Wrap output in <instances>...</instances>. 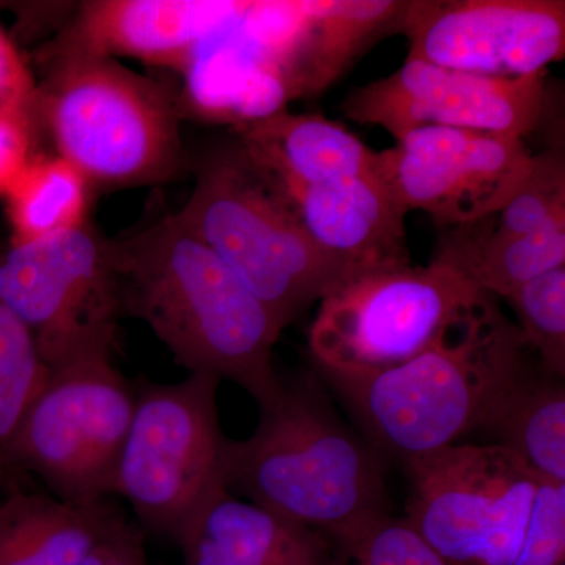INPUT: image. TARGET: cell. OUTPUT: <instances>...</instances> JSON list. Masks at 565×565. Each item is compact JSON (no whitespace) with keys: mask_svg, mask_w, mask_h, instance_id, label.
Returning <instances> with one entry per match:
<instances>
[{"mask_svg":"<svg viewBox=\"0 0 565 565\" xmlns=\"http://www.w3.org/2000/svg\"><path fill=\"white\" fill-rule=\"evenodd\" d=\"M514 565H565V484L539 481Z\"/></svg>","mask_w":565,"mask_h":565,"instance_id":"cell-28","label":"cell"},{"mask_svg":"<svg viewBox=\"0 0 565 565\" xmlns=\"http://www.w3.org/2000/svg\"><path fill=\"white\" fill-rule=\"evenodd\" d=\"M132 525L121 512L79 565H115Z\"/></svg>","mask_w":565,"mask_h":565,"instance_id":"cell-31","label":"cell"},{"mask_svg":"<svg viewBox=\"0 0 565 565\" xmlns=\"http://www.w3.org/2000/svg\"><path fill=\"white\" fill-rule=\"evenodd\" d=\"M407 57L476 76L545 73L565 54L563 0H411Z\"/></svg>","mask_w":565,"mask_h":565,"instance_id":"cell-12","label":"cell"},{"mask_svg":"<svg viewBox=\"0 0 565 565\" xmlns=\"http://www.w3.org/2000/svg\"><path fill=\"white\" fill-rule=\"evenodd\" d=\"M121 316L140 319L189 374L243 386L259 408L281 392L274 345L282 330L225 263L167 214L109 239Z\"/></svg>","mask_w":565,"mask_h":565,"instance_id":"cell-1","label":"cell"},{"mask_svg":"<svg viewBox=\"0 0 565 565\" xmlns=\"http://www.w3.org/2000/svg\"><path fill=\"white\" fill-rule=\"evenodd\" d=\"M184 565H337L329 539L223 487L178 542Z\"/></svg>","mask_w":565,"mask_h":565,"instance_id":"cell-17","label":"cell"},{"mask_svg":"<svg viewBox=\"0 0 565 565\" xmlns=\"http://www.w3.org/2000/svg\"><path fill=\"white\" fill-rule=\"evenodd\" d=\"M530 352L484 294L411 362L375 374H323L373 444L405 465L481 430L533 364Z\"/></svg>","mask_w":565,"mask_h":565,"instance_id":"cell-2","label":"cell"},{"mask_svg":"<svg viewBox=\"0 0 565 565\" xmlns=\"http://www.w3.org/2000/svg\"><path fill=\"white\" fill-rule=\"evenodd\" d=\"M32 120L93 189L167 184L189 170L178 95L120 61L41 51Z\"/></svg>","mask_w":565,"mask_h":565,"instance_id":"cell-4","label":"cell"},{"mask_svg":"<svg viewBox=\"0 0 565 565\" xmlns=\"http://www.w3.org/2000/svg\"><path fill=\"white\" fill-rule=\"evenodd\" d=\"M484 294L434 262L352 278L321 300L311 353L326 374L392 370L430 348Z\"/></svg>","mask_w":565,"mask_h":565,"instance_id":"cell-9","label":"cell"},{"mask_svg":"<svg viewBox=\"0 0 565 565\" xmlns=\"http://www.w3.org/2000/svg\"><path fill=\"white\" fill-rule=\"evenodd\" d=\"M0 500V565H79L121 514L103 500L65 503L9 481Z\"/></svg>","mask_w":565,"mask_h":565,"instance_id":"cell-19","label":"cell"},{"mask_svg":"<svg viewBox=\"0 0 565 565\" xmlns=\"http://www.w3.org/2000/svg\"><path fill=\"white\" fill-rule=\"evenodd\" d=\"M340 546L337 565H448L405 519L385 515Z\"/></svg>","mask_w":565,"mask_h":565,"instance_id":"cell-27","label":"cell"},{"mask_svg":"<svg viewBox=\"0 0 565 565\" xmlns=\"http://www.w3.org/2000/svg\"><path fill=\"white\" fill-rule=\"evenodd\" d=\"M234 131L253 161L285 191L349 180L375 169L377 151L322 115L281 110Z\"/></svg>","mask_w":565,"mask_h":565,"instance_id":"cell-18","label":"cell"},{"mask_svg":"<svg viewBox=\"0 0 565 565\" xmlns=\"http://www.w3.org/2000/svg\"><path fill=\"white\" fill-rule=\"evenodd\" d=\"M35 95V74L18 44L0 25V114H21L32 118Z\"/></svg>","mask_w":565,"mask_h":565,"instance_id":"cell-29","label":"cell"},{"mask_svg":"<svg viewBox=\"0 0 565 565\" xmlns=\"http://www.w3.org/2000/svg\"><path fill=\"white\" fill-rule=\"evenodd\" d=\"M525 139L427 126L375 154V173L405 211L427 212L444 228L497 214L530 172Z\"/></svg>","mask_w":565,"mask_h":565,"instance_id":"cell-11","label":"cell"},{"mask_svg":"<svg viewBox=\"0 0 565 565\" xmlns=\"http://www.w3.org/2000/svg\"><path fill=\"white\" fill-rule=\"evenodd\" d=\"M247 2L232 0H88L76 7L47 52L136 58L181 71Z\"/></svg>","mask_w":565,"mask_h":565,"instance_id":"cell-14","label":"cell"},{"mask_svg":"<svg viewBox=\"0 0 565 565\" xmlns=\"http://www.w3.org/2000/svg\"><path fill=\"white\" fill-rule=\"evenodd\" d=\"M498 236L565 228V159L559 148L533 156L530 172L497 214L481 221Z\"/></svg>","mask_w":565,"mask_h":565,"instance_id":"cell-25","label":"cell"},{"mask_svg":"<svg viewBox=\"0 0 565 565\" xmlns=\"http://www.w3.org/2000/svg\"><path fill=\"white\" fill-rule=\"evenodd\" d=\"M236 20L211 36L182 70V117L239 128L286 110L294 99L285 66L245 39Z\"/></svg>","mask_w":565,"mask_h":565,"instance_id":"cell-16","label":"cell"},{"mask_svg":"<svg viewBox=\"0 0 565 565\" xmlns=\"http://www.w3.org/2000/svg\"><path fill=\"white\" fill-rule=\"evenodd\" d=\"M92 184L54 152L39 151L6 193L10 244H28L87 222Z\"/></svg>","mask_w":565,"mask_h":565,"instance_id":"cell-23","label":"cell"},{"mask_svg":"<svg viewBox=\"0 0 565 565\" xmlns=\"http://www.w3.org/2000/svg\"><path fill=\"white\" fill-rule=\"evenodd\" d=\"M218 386L221 379L202 373L178 384L132 382L136 405L114 494L129 501L137 525L150 533L180 542L225 487L232 440L222 430Z\"/></svg>","mask_w":565,"mask_h":565,"instance_id":"cell-6","label":"cell"},{"mask_svg":"<svg viewBox=\"0 0 565 565\" xmlns=\"http://www.w3.org/2000/svg\"><path fill=\"white\" fill-rule=\"evenodd\" d=\"M545 73L515 79L476 76L407 57L399 70L349 93V120L403 139L427 126L525 139L544 120Z\"/></svg>","mask_w":565,"mask_h":565,"instance_id":"cell-13","label":"cell"},{"mask_svg":"<svg viewBox=\"0 0 565 565\" xmlns=\"http://www.w3.org/2000/svg\"><path fill=\"white\" fill-rule=\"evenodd\" d=\"M189 169L195 185L174 217L237 275L281 330L348 281L308 237L280 184L237 137Z\"/></svg>","mask_w":565,"mask_h":565,"instance_id":"cell-5","label":"cell"},{"mask_svg":"<svg viewBox=\"0 0 565 565\" xmlns=\"http://www.w3.org/2000/svg\"><path fill=\"white\" fill-rule=\"evenodd\" d=\"M39 143L31 117L0 114V196H6L33 156L41 151Z\"/></svg>","mask_w":565,"mask_h":565,"instance_id":"cell-30","label":"cell"},{"mask_svg":"<svg viewBox=\"0 0 565 565\" xmlns=\"http://www.w3.org/2000/svg\"><path fill=\"white\" fill-rule=\"evenodd\" d=\"M407 2L321 0L288 63L294 96H318L385 32L399 31Z\"/></svg>","mask_w":565,"mask_h":565,"instance_id":"cell-20","label":"cell"},{"mask_svg":"<svg viewBox=\"0 0 565 565\" xmlns=\"http://www.w3.org/2000/svg\"><path fill=\"white\" fill-rule=\"evenodd\" d=\"M407 520L448 565H514L539 479L501 445H452L405 463Z\"/></svg>","mask_w":565,"mask_h":565,"instance_id":"cell-10","label":"cell"},{"mask_svg":"<svg viewBox=\"0 0 565 565\" xmlns=\"http://www.w3.org/2000/svg\"><path fill=\"white\" fill-rule=\"evenodd\" d=\"M516 329L546 374L565 375V266L539 275L505 297Z\"/></svg>","mask_w":565,"mask_h":565,"instance_id":"cell-26","label":"cell"},{"mask_svg":"<svg viewBox=\"0 0 565 565\" xmlns=\"http://www.w3.org/2000/svg\"><path fill=\"white\" fill-rule=\"evenodd\" d=\"M481 430L527 465L539 481L565 484V386L539 366L520 375Z\"/></svg>","mask_w":565,"mask_h":565,"instance_id":"cell-22","label":"cell"},{"mask_svg":"<svg viewBox=\"0 0 565 565\" xmlns=\"http://www.w3.org/2000/svg\"><path fill=\"white\" fill-rule=\"evenodd\" d=\"M0 302L28 327L47 370L111 359L121 318L109 239L90 223L0 248Z\"/></svg>","mask_w":565,"mask_h":565,"instance_id":"cell-8","label":"cell"},{"mask_svg":"<svg viewBox=\"0 0 565 565\" xmlns=\"http://www.w3.org/2000/svg\"><path fill=\"white\" fill-rule=\"evenodd\" d=\"M50 374L28 327L0 302V468L7 476L13 435Z\"/></svg>","mask_w":565,"mask_h":565,"instance_id":"cell-24","label":"cell"},{"mask_svg":"<svg viewBox=\"0 0 565 565\" xmlns=\"http://www.w3.org/2000/svg\"><path fill=\"white\" fill-rule=\"evenodd\" d=\"M9 476H7L6 471L0 468V494H2L3 489H6L7 482H9Z\"/></svg>","mask_w":565,"mask_h":565,"instance_id":"cell-32","label":"cell"},{"mask_svg":"<svg viewBox=\"0 0 565 565\" xmlns=\"http://www.w3.org/2000/svg\"><path fill=\"white\" fill-rule=\"evenodd\" d=\"M285 193L316 248L348 281L412 266L404 221L407 211L375 169L362 177Z\"/></svg>","mask_w":565,"mask_h":565,"instance_id":"cell-15","label":"cell"},{"mask_svg":"<svg viewBox=\"0 0 565 565\" xmlns=\"http://www.w3.org/2000/svg\"><path fill=\"white\" fill-rule=\"evenodd\" d=\"M134 405L132 382L111 359L51 371L11 440L10 481L32 473L65 503L106 500L114 494Z\"/></svg>","mask_w":565,"mask_h":565,"instance_id":"cell-7","label":"cell"},{"mask_svg":"<svg viewBox=\"0 0 565 565\" xmlns=\"http://www.w3.org/2000/svg\"><path fill=\"white\" fill-rule=\"evenodd\" d=\"M315 374L281 381L250 438L232 440L225 487L343 545L388 515L381 462Z\"/></svg>","mask_w":565,"mask_h":565,"instance_id":"cell-3","label":"cell"},{"mask_svg":"<svg viewBox=\"0 0 565 565\" xmlns=\"http://www.w3.org/2000/svg\"><path fill=\"white\" fill-rule=\"evenodd\" d=\"M433 262L479 291L505 299L526 281L565 266V228L512 237L489 232L481 221L444 228Z\"/></svg>","mask_w":565,"mask_h":565,"instance_id":"cell-21","label":"cell"}]
</instances>
